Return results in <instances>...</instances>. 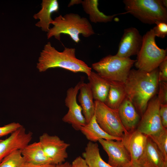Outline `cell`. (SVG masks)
Instances as JSON below:
<instances>
[{
  "mask_svg": "<svg viewBox=\"0 0 167 167\" xmlns=\"http://www.w3.org/2000/svg\"><path fill=\"white\" fill-rule=\"evenodd\" d=\"M158 68L150 72L133 69L124 84L126 93L142 116L159 86Z\"/></svg>",
  "mask_w": 167,
  "mask_h": 167,
  "instance_id": "cell-1",
  "label": "cell"
},
{
  "mask_svg": "<svg viewBox=\"0 0 167 167\" xmlns=\"http://www.w3.org/2000/svg\"><path fill=\"white\" fill-rule=\"evenodd\" d=\"M74 48L65 47L62 51L59 52L48 42L40 53L36 67L40 72L59 67L74 73H84L88 76L92 68L84 61L76 58Z\"/></svg>",
  "mask_w": 167,
  "mask_h": 167,
  "instance_id": "cell-2",
  "label": "cell"
},
{
  "mask_svg": "<svg viewBox=\"0 0 167 167\" xmlns=\"http://www.w3.org/2000/svg\"><path fill=\"white\" fill-rule=\"evenodd\" d=\"M52 24L53 27L50 28L47 33L48 39L54 36L60 41L61 35L66 34L78 43L80 41V34L88 37L95 33L88 19L77 14L70 13L64 16L60 15L54 19Z\"/></svg>",
  "mask_w": 167,
  "mask_h": 167,
  "instance_id": "cell-3",
  "label": "cell"
},
{
  "mask_svg": "<svg viewBox=\"0 0 167 167\" xmlns=\"http://www.w3.org/2000/svg\"><path fill=\"white\" fill-rule=\"evenodd\" d=\"M136 61L130 58L109 55L93 63L92 67L107 80L124 84Z\"/></svg>",
  "mask_w": 167,
  "mask_h": 167,
  "instance_id": "cell-4",
  "label": "cell"
},
{
  "mask_svg": "<svg viewBox=\"0 0 167 167\" xmlns=\"http://www.w3.org/2000/svg\"><path fill=\"white\" fill-rule=\"evenodd\" d=\"M126 13H130L143 23L154 24L167 22V8L161 0H124Z\"/></svg>",
  "mask_w": 167,
  "mask_h": 167,
  "instance_id": "cell-5",
  "label": "cell"
},
{
  "mask_svg": "<svg viewBox=\"0 0 167 167\" xmlns=\"http://www.w3.org/2000/svg\"><path fill=\"white\" fill-rule=\"evenodd\" d=\"M155 37L152 29L143 36L142 46L134 63L138 70L150 72L158 68L167 57V49L160 48L156 45Z\"/></svg>",
  "mask_w": 167,
  "mask_h": 167,
  "instance_id": "cell-6",
  "label": "cell"
},
{
  "mask_svg": "<svg viewBox=\"0 0 167 167\" xmlns=\"http://www.w3.org/2000/svg\"><path fill=\"white\" fill-rule=\"evenodd\" d=\"M94 116L100 127L113 136L122 139L127 131L119 118L118 110L109 108L104 103L94 101Z\"/></svg>",
  "mask_w": 167,
  "mask_h": 167,
  "instance_id": "cell-7",
  "label": "cell"
},
{
  "mask_svg": "<svg viewBox=\"0 0 167 167\" xmlns=\"http://www.w3.org/2000/svg\"><path fill=\"white\" fill-rule=\"evenodd\" d=\"M160 104L157 96L149 101L137 129L148 136L156 134L164 128L159 114Z\"/></svg>",
  "mask_w": 167,
  "mask_h": 167,
  "instance_id": "cell-8",
  "label": "cell"
},
{
  "mask_svg": "<svg viewBox=\"0 0 167 167\" xmlns=\"http://www.w3.org/2000/svg\"><path fill=\"white\" fill-rule=\"evenodd\" d=\"M83 82H79L74 87H71L67 90L65 102L68 110L62 118L64 122L71 124L77 131L79 130L81 126L87 123L83 114L82 108L76 100L77 95Z\"/></svg>",
  "mask_w": 167,
  "mask_h": 167,
  "instance_id": "cell-9",
  "label": "cell"
},
{
  "mask_svg": "<svg viewBox=\"0 0 167 167\" xmlns=\"http://www.w3.org/2000/svg\"><path fill=\"white\" fill-rule=\"evenodd\" d=\"M39 142L46 155L52 160L53 164L62 163L67 158L66 150L70 144L58 136L44 133L40 137Z\"/></svg>",
  "mask_w": 167,
  "mask_h": 167,
  "instance_id": "cell-10",
  "label": "cell"
},
{
  "mask_svg": "<svg viewBox=\"0 0 167 167\" xmlns=\"http://www.w3.org/2000/svg\"><path fill=\"white\" fill-rule=\"evenodd\" d=\"M98 141L107 154L108 163L113 167H125L131 163L130 156L121 140L100 139Z\"/></svg>",
  "mask_w": 167,
  "mask_h": 167,
  "instance_id": "cell-11",
  "label": "cell"
},
{
  "mask_svg": "<svg viewBox=\"0 0 167 167\" xmlns=\"http://www.w3.org/2000/svg\"><path fill=\"white\" fill-rule=\"evenodd\" d=\"M143 39L137 28L131 27L125 29L116 55L123 58L137 55L142 46Z\"/></svg>",
  "mask_w": 167,
  "mask_h": 167,
  "instance_id": "cell-12",
  "label": "cell"
},
{
  "mask_svg": "<svg viewBox=\"0 0 167 167\" xmlns=\"http://www.w3.org/2000/svg\"><path fill=\"white\" fill-rule=\"evenodd\" d=\"M32 136V133L26 132L25 128L22 126L7 138L0 140V163L12 152L21 150L29 144Z\"/></svg>",
  "mask_w": 167,
  "mask_h": 167,
  "instance_id": "cell-13",
  "label": "cell"
},
{
  "mask_svg": "<svg viewBox=\"0 0 167 167\" xmlns=\"http://www.w3.org/2000/svg\"><path fill=\"white\" fill-rule=\"evenodd\" d=\"M148 136L136 129L125 134L121 140L130 156L131 163L135 164L145 149Z\"/></svg>",
  "mask_w": 167,
  "mask_h": 167,
  "instance_id": "cell-14",
  "label": "cell"
},
{
  "mask_svg": "<svg viewBox=\"0 0 167 167\" xmlns=\"http://www.w3.org/2000/svg\"><path fill=\"white\" fill-rule=\"evenodd\" d=\"M136 164L143 167H167V160L148 136L145 149Z\"/></svg>",
  "mask_w": 167,
  "mask_h": 167,
  "instance_id": "cell-15",
  "label": "cell"
},
{
  "mask_svg": "<svg viewBox=\"0 0 167 167\" xmlns=\"http://www.w3.org/2000/svg\"><path fill=\"white\" fill-rule=\"evenodd\" d=\"M121 122L126 130L135 129L140 120V116L130 99L126 97L118 109Z\"/></svg>",
  "mask_w": 167,
  "mask_h": 167,
  "instance_id": "cell-16",
  "label": "cell"
},
{
  "mask_svg": "<svg viewBox=\"0 0 167 167\" xmlns=\"http://www.w3.org/2000/svg\"><path fill=\"white\" fill-rule=\"evenodd\" d=\"M41 5V10L34 14L33 17L35 19H39L35 25L41 28L42 31L47 32L50 29V24L54 21L51 15L58 11L59 5L57 0H43Z\"/></svg>",
  "mask_w": 167,
  "mask_h": 167,
  "instance_id": "cell-17",
  "label": "cell"
},
{
  "mask_svg": "<svg viewBox=\"0 0 167 167\" xmlns=\"http://www.w3.org/2000/svg\"><path fill=\"white\" fill-rule=\"evenodd\" d=\"M25 162L36 165L53 164L44 152L39 142L28 144L20 150Z\"/></svg>",
  "mask_w": 167,
  "mask_h": 167,
  "instance_id": "cell-18",
  "label": "cell"
},
{
  "mask_svg": "<svg viewBox=\"0 0 167 167\" xmlns=\"http://www.w3.org/2000/svg\"><path fill=\"white\" fill-rule=\"evenodd\" d=\"M78 100L82 110L86 123L94 116L95 106L92 93L88 83L83 81L80 88Z\"/></svg>",
  "mask_w": 167,
  "mask_h": 167,
  "instance_id": "cell-19",
  "label": "cell"
},
{
  "mask_svg": "<svg viewBox=\"0 0 167 167\" xmlns=\"http://www.w3.org/2000/svg\"><path fill=\"white\" fill-rule=\"evenodd\" d=\"M88 76L93 99L95 101L104 103L109 90L110 82L102 77L97 73L92 71Z\"/></svg>",
  "mask_w": 167,
  "mask_h": 167,
  "instance_id": "cell-20",
  "label": "cell"
},
{
  "mask_svg": "<svg viewBox=\"0 0 167 167\" xmlns=\"http://www.w3.org/2000/svg\"><path fill=\"white\" fill-rule=\"evenodd\" d=\"M79 131L89 141L92 142H96L100 139L116 140L122 139L105 132L98 124L94 115L88 123L80 128Z\"/></svg>",
  "mask_w": 167,
  "mask_h": 167,
  "instance_id": "cell-21",
  "label": "cell"
},
{
  "mask_svg": "<svg viewBox=\"0 0 167 167\" xmlns=\"http://www.w3.org/2000/svg\"><path fill=\"white\" fill-rule=\"evenodd\" d=\"M108 94L104 103L111 109L118 110L126 97L124 83L111 81Z\"/></svg>",
  "mask_w": 167,
  "mask_h": 167,
  "instance_id": "cell-22",
  "label": "cell"
},
{
  "mask_svg": "<svg viewBox=\"0 0 167 167\" xmlns=\"http://www.w3.org/2000/svg\"><path fill=\"white\" fill-rule=\"evenodd\" d=\"M81 4L84 11L89 15L90 21L95 23L111 22L116 15L122 14L111 15H105L99 10L97 0H84L82 1Z\"/></svg>",
  "mask_w": 167,
  "mask_h": 167,
  "instance_id": "cell-23",
  "label": "cell"
},
{
  "mask_svg": "<svg viewBox=\"0 0 167 167\" xmlns=\"http://www.w3.org/2000/svg\"><path fill=\"white\" fill-rule=\"evenodd\" d=\"M82 156L89 167H113L102 158L96 143L89 141L82 153Z\"/></svg>",
  "mask_w": 167,
  "mask_h": 167,
  "instance_id": "cell-24",
  "label": "cell"
},
{
  "mask_svg": "<svg viewBox=\"0 0 167 167\" xmlns=\"http://www.w3.org/2000/svg\"><path fill=\"white\" fill-rule=\"evenodd\" d=\"M25 163L20 150H17L3 158L0 163V167H23Z\"/></svg>",
  "mask_w": 167,
  "mask_h": 167,
  "instance_id": "cell-25",
  "label": "cell"
},
{
  "mask_svg": "<svg viewBox=\"0 0 167 167\" xmlns=\"http://www.w3.org/2000/svg\"><path fill=\"white\" fill-rule=\"evenodd\" d=\"M148 136L156 144L164 157L167 160V129L164 128L158 133Z\"/></svg>",
  "mask_w": 167,
  "mask_h": 167,
  "instance_id": "cell-26",
  "label": "cell"
},
{
  "mask_svg": "<svg viewBox=\"0 0 167 167\" xmlns=\"http://www.w3.org/2000/svg\"><path fill=\"white\" fill-rule=\"evenodd\" d=\"M155 24V26L152 29L155 36L165 38L167 35V22L157 21Z\"/></svg>",
  "mask_w": 167,
  "mask_h": 167,
  "instance_id": "cell-27",
  "label": "cell"
},
{
  "mask_svg": "<svg viewBox=\"0 0 167 167\" xmlns=\"http://www.w3.org/2000/svg\"><path fill=\"white\" fill-rule=\"evenodd\" d=\"M21 126L19 123L13 122L0 127V137L12 134Z\"/></svg>",
  "mask_w": 167,
  "mask_h": 167,
  "instance_id": "cell-28",
  "label": "cell"
},
{
  "mask_svg": "<svg viewBox=\"0 0 167 167\" xmlns=\"http://www.w3.org/2000/svg\"><path fill=\"white\" fill-rule=\"evenodd\" d=\"M159 86V92L157 97L160 105H166L167 104V82H160Z\"/></svg>",
  "mask_w": 167,
  "mask_h": 167,
  "instance_id": "cell-29",
  "label": "cell"
},
{
  "mask_svg": "<svg viewBox=\"0 0 167 167\" xmlns=\"http://www.w3.org/2000/svg\"><path fill=\"white\" fill-rule=\"evenodd\" d=\"M158 72L159 82L167 81V57L160 63Z\"/></svg>",
  "mask_w": 167,
  "mask_h": 167,
  "instance_id": "cell-30",
  "label": "cell"
},
{
  "mask_svg": "<svg viewBox=\"0 0 167 167\" xmlns=\"http://www.w3.org/2000/svg\"><path fill=\"white\" fill-rule=\"evenodd\" d=\"M159 114L162 126L164 128H167V104L160 105Z\"/></svg>",
  "mask_w": 167,
  "mask_h": 167,
  "instance_id": "cell-31",
  "label": "cell"
},
{
  "mask_svg": "<svg viewBox=\"0 0 167 167\" xmlns=\"http://www.w3.org/2000/svg\"><path fill=\"white\" fill-rule=\"evenodd\" d=\"M71 165L72 167H89L84 159L80 156L75 159Z\"/></svg>",
  "mask_w": 167,
  "mask_h": 167,
  "instance_id": "cell-32",
  "label": "cell"
},
{
  "mask_svg": "<svg viewBox=\"0 0 167 167\" xmlns=\"http://www.w3.org/2000/svg\"><path fill=\"white\" fill-rule=\"evenodd\" d=\"M55 166L52 164L36 165L25 162L23 167H55Z\"/></svg>",
  "mask_w": 167,
  "mask_h": 167,
  "instance_id": "cell-33",
  "label": "cell"
},
{
  "mask_svg": "<svg viewBox=\"0 0 167 167\" xmlns=\"http://www.w3.org/2000/svg\"><path fill=\"white\" fill-rule=\"evenodd\" d=\"M82 2L81 0H71L68 5V6L69 7L75 4H81Z\"/></svg>",
  "mask_w": 167,
  "mask_h": 167,
  "instance_id": "cell-34",
  "label": "cell"
},
{
  "mask_svg": "<svg viewBox=\"0 0 167 167\" xmlns=\"http://www.w3.org/2000/svg\"><path fill=\"white\" fill-rule=\"evenodd\" d=\"M55 167H72L71 164L68 162L56 165Z\"/></svg>",
  "mask_w": 167,
  "mask_h": 167,
  "instance_id": "cell-35",
  "label": "cell"
},
{
  "mask_svg": "<svg viewBox=\"0 0 167 167\" xmlns=\"http://www.w3.org/2000/svg\"><path fill=\"white\" fill-rule=\"evenodd\" d=\"M125 167H143L140 165L137 164H133L131 163L129 165L125 166Z\"/></svg>",
  "mask_w": 167,
  "mask_h": 167,
  "instance_id": "cell-36",
  "label": "cell"
},
{
  "mask_svg": "<svg viewBox=\"0 0 167 167\" xmlns=\"http://www.w3.org/2000/svg\"><path fill=\"white\" fill-rule=\"evenodd\" d=\"M162 5L165 8L167 7V0H161Z\"/></svg>",
  "mask_w": 167,
  "mask_h": 167,
  "instance_id": "cell-37",
  "label": "cell"
}]
</instances>
